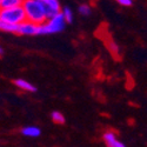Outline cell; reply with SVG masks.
<instances>
[{
	"label": "cell",
	"instance_id": "1",
	"mask_svg": "<svg viewBox=\"0 0 147 147\" xmlns=\"http://www.w3.org/2000/svg\"><path fill=\"white\" fill-rule=\"evenodd\" d=\"M25 9L26 18L28 21H32L36 25H40L47 21V14L42 0H25L22 4Z\"/></svg>",
	"mask_w": 147,
	"mask_h": 147
},
{
	"label": "cell",
	"instance_id": "2",
	"mask_svg": "<svg viewBox=\"0 0 147 147\" xmlns=\"http://www.w3.org/2000/svg\"><path fill=\"white\" fill-rule=\"evenodd\" d=\"M66 21L61 14V12L59 14L47 19L46 22L38 25V35H48V34H55L63 32L66 27Z\"/></svg>",
	"mask_w": 147,
	"mask_h": 147
},
{
	"label": "cell",
	"instance_id": "3",
	"mask_svg": "<svg viewBox=\"0 0 147 147\" xmlns=\"http://www.w3.org/2000/svg\"><path fill=\"white\" fill-rule=\"evenodd\" d=\"M0 19L9 24H13V25H19V24L27 20L25 9L22 6L1 8L0 9Z\"/></svg>",
	"mask_w": 147,
	"mask_h": 147
},
{
	"label": "cell",
	"instance_id": "4",
	"mask_svg": "<svg viewBox=\"0 0 147 147\" xmlns=\"http://www.w3.org/2000/svg\"><path fill=\"white\" fill-rule=\"evenodd\" d=\"M19 35H38V25L32 21H24L18 25V33Z\"/></svg>",
	"mask_w": 147,
	"mask_h": 147
},
{
	"label": "cell",
	"instance_id": "5",
	"mask_svg": "<svg viewBox=\"0 0 147 147\" xmlns=\"http://www.w3.org/2000/svg\"><path fill=\"white\" fill-rule=\"evenodd\" d=\"M42 3H44L45 11H46L48 19L59 14L61 12V6H60L59 0H42Z\"/></svg>",
	"mask_w": 147,
	"mask_h": 147
},
{
	"label": "cell",
	"instance_id": "6",
	"mask_svg": "<svg viewBox=\"0 0 147 147\" xmlns=\"http://www.w3.org/2000/svg\"><path fill=\"white\" fill-rule=\"evenodd\" d=\"M102 139L106 144L107 147H126L125 144L122 142L121 140L118 139L117 137V134L112 131H107L104 133V136H102Z\"/></svg>",
	"mask_w": 147,
	"mask_h": 147
},
{
	"label": "cell",
	"instance_id": "7",
	"mask_svg": "<svg viewBox=\"0 0 147 147\" xmlns=\"http://www.w3.org/2000/svg\"><path fill=\"white\" fill-rule=\"evenodd\" d=\"M13 84L16 85V86L22 91H25V92H31V93H34L36 92V87L34 86L33 84H31L30 81L25 80V79H22V78H19V79H16L13 81Z\"/></svg>",
	"mask_w": 147,
	"mask_h": 147
},
{
	"label": "cell",
	"instance_id": "8",
	"mask_svg": "<svg viewBox=\"0 0 147 147\" xmlns=\"http://www.w3.org/2000/svg\"><path fill=\"white\" fill-rule=\"evenodd\" d=\"M20 133L24 137H27V138H38L41 134V129L36 126H25L21 128Z\"/></svg>",
	"mask_w": 147,
	"mask_h": 147
},
{
	"label": "cell",
	"instance_id": "9",
	"mask_svg": "<svg viewBox=\"0 0 147 147\" xmlns=\"http://www.w3.org/2000/svg\"><path fill=\"white\" fill-rule=\"evenodd\" d=\"M0 31L1 32H6V33H18V25H13V24H9L7 21H4L0 19Z\"/></svg>",
	"mask_w": 147,
	"mask_h": 147
},
{
	"label": "cell",
	"instance_id": "10",
	"mask_svg": "<svg viewBox=\"0 0 147 147\" xmlns=\"http://www.w3.org/2000/svg\"><path fill=\"white\" fill-rule=\"evenodd\" d=\"M51 119H52V121L54 122V124H57V125H64L65 121H66L65 115L61 112H59V111H53L51 113Z\"/></svg>",
	"mask_w": 147,
	"mask_h": 147
},
{
	"label": "cell",
	"instance_id": "11",
	"mask_svg": "<svg viewBox=\"0 0 147 147\" xmlns=\"http://www.w3.org/2000/svg\"><path fill=\"white\" fill-rule=\"evenodd\" d=\"M25 0H3L1 8H9V7H18L22 6Z\"/></svg>",
	"mask_w": 147,
	"mask_h": 147
},
{
	"label": "cell",
	"instance_id": "12",
	"mask_svg": "<svg viewBox=\"0 0 147 147\" xmlns=\"http://www.w3.org/2000/svg\"><path fill=\"white\" fill-rule=\"evenodd\" d=\"M61 14H63V17H64V19H65V21L67 24H72L73 22V12H72V9L69 7L65 6V7L61 8Z\"/></svg>",
	"mask_w": 147,
	"mask_h": 147
},
{
	"label": "cell",
	"instance_id": "13",
	"mask_svg": "<svg viewBox=\"0 0 147 147\" xmlns=\"http://www.w3.org/2000/svg\"><path fill=\"white\" fill-rule=\"evenodd\" d=\"M78 11H79V14H80V16H82V17H88V16L91 14L92 8H91V6H90L88 4H81V5L79 6Z\"/></svg>",
	"mask_w": 147,
	"mask_h": 147
},
{
	"label": "cell",
	"instance_id": "14",
	"mask_svg": "<svg viewBox=\"0 0 147 147\" xmlns=\"http://www.w3.org/2000/svg\"><path fill=\"white\" fill-rule=\"evenodd\" d=\"M108 48H109V51H111L114 55H118V54H119V47H118V45H117L114 41H111V42H109Z\"/></svg>",
	"mask_w": 147,
	"mask_h": 147
},
{
	"label": "cell",
	"instance_id": "15",
	"mask_svg": "<svg viewBox=\"0 0 147 147\" xmlns=\"http://www.w3.org/2000/svg\"><path fill=\"white\" fill-rule=\"evenodd\" d=\"M114 1L121 6H125V7H129L133 5V0H114Z\"/></svg>",
	"mask_w": 147,
	"mask_h": 147
},
{
	"label": "cell",
	"instance_id": "16",
	"mask_svg": "<svg viewBox=\"0 0 147 147\" xmlns=\"http://www.w3.org/2000/svg\"><path fill=\"white\" fill-rule=\"evenodd\" d=\"M3 53H4V50H3V47H1V46H0V55H1Z\"/></svg>",
	"mask_w": 147,
	"mask_h": 147
},
{
	"label": "cell",
	"instance_id": "17",
	"mask_svg": "<svg viewBox=\"0 0 147 147\" xmlns=\"http://www.w3.org/2000/svg\"><path fill=\"white\" fill-rule=\"evenodd\" d=\"M1 4H3V0H0V9H1Z\"/></svg>",
	"mask_w": 147,
	"mask_h": 147
}]
</instances>
